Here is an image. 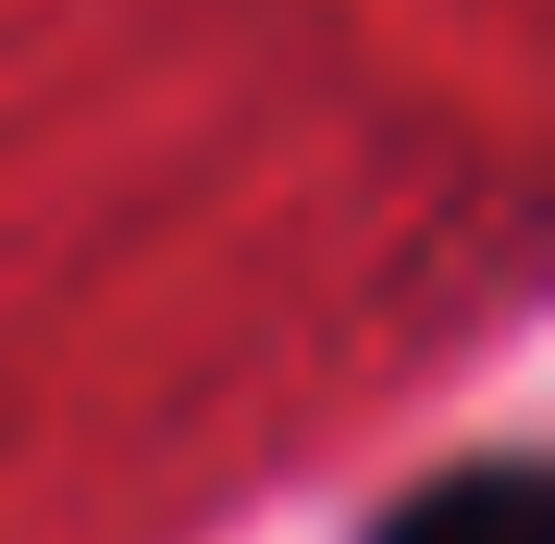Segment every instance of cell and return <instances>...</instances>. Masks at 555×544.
I'll list each match as a JSON object with an SVG mask.
<instances>
[{"mask_svg":"<svg viewBox=\"0 0 555 544\" xmlns=\"http://www.w3.org/2000/svg\"><path fill=\"white\" fill-rule=\"evenodd\" d=\"M371 544H555V483L531 458H469L444 483L396 495L371 520Z\"/></svg>","mask_w":555,"mask_h":544,"instance_id":"1","label":"cell"}]
</instances>
